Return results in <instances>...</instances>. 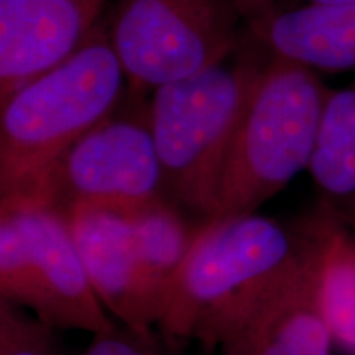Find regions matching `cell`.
Returning a JSON list of instances; mask_svg holds the SVG:
<instances>
[{"mask_svg": "<svg viewBox=\"0 0 355 355\" xmlns=\"http://www.w3.org/2000/svg\"><path fill=\"white\" fill-rule=\"evenodd\" d=\"M313 250L308 219L296 230L257 212L202 220L158 331L220 347L290 285Z\"/></svg>", "mask_w": 355, "mask_h": 355, "instance_id": "6da1fadb", "label": "cell"}, {"mask_svg": "<svg viewBox=\"0 0 355 355\" xmlns=\"http://www.w3.org/2000/svg\"><path fill=\"white\" fill-rule=\"evenodd\" d=\"M272 53L248 28L235 50L194 76L163 84L148 115L168 196L201 220L212 219L225 158Z\"/></svg>", "mask_w": 355, "mask_h": 355, "instance_id": "7a4b0ae2", "label": "cell"}, {"mask_svg": "<svg viewBox=\"0 0 355 355\" xmlns=\"http://www.w3.org/2000/svg\"><path fill=\"white\" fill-rule=\"evenodd\" d=\"M127 96V76L102 19L73 56L0 102V198L37 188Z\"/></svg>", "mask_w": 355, "mask_h": 355, "instance_id": "3957f363", "label": "cell"}, {"mask_svg": "<svg viewBox=\"0 0 355 355\" xmlns=\"http://www.w3.org/2000/svg\"><path fill=\"white\" fill-rule=\"evenodd\" d=\"M329 94L316 71L272 55L225 158L214 217L257 212L308 170Z\"/></svg>", "mask_w": 355, "mask_h": 355, "instance_id": "277c9868", "label": "cell"}, {"mask_svg": "<svg viewBox=\"0 0 355 355\" xmlns=\"http://www.w3.org/2000/svg\"><path fill=\"white\" fill-rule=\"evenodd\" d=\"M0 300L51 329H112L71 232L68 214L42 194L0 198Z\"/></svg>", "mask_w": 355, "mask_h": 355, "instance_id": "5b68a950", "label": "cell"}, {"mask_svg": "<svg viewBox=\"0 0 355 355\" xmlns=\"http://www.w3.org/2000/svg\"><path fill=\"white\" fill-rule=\"evenodd\" d=\"M104 21L132 97L211 68L248 32L241 0H115Z\"/></svg>", "mask_w": 355, "mask_h": 355, "instance_id": "8992f818", "label": "cell"}, {"mask_svg": "<svg viewBox=\"0 0 355 355\" xmlns=\"http://www.w3.org/2000/svg\"><path fill=\"white\" fill-rule=\"evenodd\" d=\"M127 97V107L125 99L71 146L28 193L42 194L64 212L76 206L135 212L170 199L148 102Z\"/></svg>", "mask_w": 355, "mask_h": 355, "instance_id": "52a82bcc", "label": "cell"}, {"mask_svg": "<svg viewBox=\"0 0 355 355\" xmlns=\"http://www.w3.org/2000/svg\"><path fill=\"white\" fill-rule=\"evenodd\" d=\"M110 0H0V102L86 43Z\"/></svg>", "mask_w": 355, "mask_h": 355, "instance_id": "ba28073f", "label": "cell"}, {"mask_svg": "<svg viewBox=\"0 0 355 355\" xmlns=\"http://www.w3.org/2000/svg\"><path fill=\"white\" fill-rule=\"evenodd\" d=\"M66 214L89 282L102 306L128 327H157L158 313L141 273L132 212L76 206Z\"/></svg>", "mask_w": 355, "mask_h": 355, "instance_id": "9c48e42d", "label": "cell"}, {"mask_svg": "<svg viewBox=\"0 0 355 355\" xmlns=\"http://www.w3.org/2000/svg\"><path fill=\"white\" fill-rule=\"evenodd\" d=\"M309 227L313 230L308 217ZM308 263L277 298L220 345L222 355H332L316 303V235Z\"/></svg>", "mask_w": 355, "mask_h": 355, "instance_id": "30bf717a", "label": "cell"}, {"mask_svg": "<svg viewBox=\"0 0 355 355\" xmlns=\"http://www.w3.org/2000/svg\"><path fill=\"white\" fill-rule=\"evenodd\" d=\"M250 30L282 60L313 71H355V2L277 8Z\"/></svg>", "mask_w": 355, "mask_h": 355, "instance_id": "8fae6325", "label": "cell"}, {"mask_svg": "<svg viewBox=\"0 0 355 355\" xmlns=\"http://www.w3.org/2000/svg\"><path fill=\"white\" fill-rule=\"evenodd\" d=\"M308 171L319 206L355 232V84L331 89Z\"/></svg>", "mask_w": 355, "mask_h": 355, "instance_id": "7c38bea8", "label": "cell"}, {"mask_svg": "<svg viewBox=\"0 0 355 355\" xmlns=\"http://www.w3.org/2000/svg\"><path fill=\"white\" fill-rule=\"evenodd\" d=\"M309 220L318 245V309L334 345L355 355V232L319 204Z\"/></svg>", "mask_w": 355, "mask_h": 355, "instance_id": "4fadbf2b", "label": "cell"}, {"mask_svg": "<svg viewBox=\"0 0 355 355\" xmlns=\"http://www.w3.org/2000/svg\"><path fill=\"white\" fill-rule=\"evenodd\" d=\"M201 224H189L170 199L132 212L137 254L158 321Z\"/></svg>", "mask_w": 355, "mask_h": 355, "instance_id": "5bb4252c", "label": "cell"}, {"mask_svg": "<svg viewBox=\"0 0 355 355\" xmlns=\"http://www.w3.org/2000/svg\"><path fill=\"white\" fill-rule=\"evenodd\" d=\"M50 326L0 300V355H61Z\"/></svg>", "mask_w": 355, "mask_h": 355, "instance_id": "9a60e30c", "label": "cell"}, {"mask_svg": "<svg viewBox=\"0 0 355 355\" xmlns=\"http://www.w3.org/2000/svg\"><path fill=\"white\" fill-rule=\"evenodd\" d=\"M173 343L178 340L155 331V327L135 329L122 324L94 334L84 355H175Z\"/></svg>", "mask_w": 355, "mask_h": 355, "instance_id": "2e32d148", "label": "cell"}, {"mask_svg": "<svg viewBox=\"0 0 355 355\" xmlns=\"http://www.w3.org/2000/svg\"><path fill=\"white\" fill-rule=\"evenodd\" d=\"M241 6L243 15H245L247 25L250 28L268 19L278 8L275 0H241Z\"/></svg>", "mask_w": 355, "mask_h": 355, "instance_id": "e0dca14e", "label": "cell"}, {"mask_svg": "<svg viewBox=\"0 0 355 355\" xmlns=\"http://www.w3.org/2000/svg\"><path fill=\"white\" fill-rule=\"evenodd\" d=\"M308 2H318V3H349V2H355V0H308Z\"/></svg>", "mask_w": 355, "mask_h": 355, "instance_id": "ac0fdd59", "label": "cell"}]
</instances>
